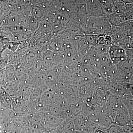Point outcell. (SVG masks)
<instances>
[{"instance_id": "obj_1", "label": "cell", "mask_w": 133, "mask_h": 133, "mask_svg": "<svg viewBox=\"0 0 133 133\" xmlns=\"http://www.w3.org/2000/svg\"><path fill=\"white\" fill-rule=\"evenodd\" d=\"M74 127L78 132H88V119L87 116L83 112L79 114L73 119Z\"/></svg>"}, {"instance_id": "obj_2", "label": "cell", "mask_w": 133, "mask_h": 133, "mask_svg": "<svg viewBox=\"0 0 133 133\" xmlns=\"http://www.w3.org/2000/svg\"><path fill=\"white\" fill-rule=\"evenodd\" d=\"M56 133H78L74 127L73 119L67 118L56 129Z\"/></svg>"}, {"instance_id": "obj_3", "label": "cell", "mask_w": 133, "mask_h": 133, "mask_svg": "<svg viewBox=\"0 0 133 133\" xmlns=\"http://www.w3.org/2000/svg\"><path fill=\"white\" fill-rule=\"evenodd\" d=\"M35 87L33 84L29 79L20 83L18 96H21L26 101L29 99Z\"/></svg>"}, {"instance_id": "obj_4", "label": "cell", "mask_w": 133, "mask_h": 133, "mask_svg": "<svg viewBox=\"0 0 133 133\" xmlns=\"http://www.w3.org/2000/svg\"><path fill=\"white\" fill-rule=\"evenodd\" d=\"M0 106L5 109L14 110L13 98L2 87L0 93Z\"/></svg>"}, {"instance_id": "obj_5", "label": "cell", "mask_w": 133, "mask_h": 133, "mask_svg": "<svg viewBox=\"0 0 133 133\" xmlns=\"http://www.w3.org/2000/svg\"><path fill=\"white\" fill-rule=\"evenodd\" d=\"M20 81L15 79L14 81L7 82L3 88L12 97L18 96L20 90Z\"/></svg>"}, {"instance_id": "obj_6", "label": "cell", "mask_w": 133, "mask_h": 133, "mask_svg": "<svg viewBox=\"0 0 133 133\" xmlns=\"http://www.w3.org/2000/svg\"><path fill=\"white\" fill-rule=\"evenodd\" d=\"M16 69L14 65L9 64L4 69V74L6 83L15 79Z\"/></svg>"}, {"instance_id": "obj_7", "label": "cell", "mask_w": 133, "mask_h": 133, "mask_svg": "<svg viewBox=\"0 0 133 133\" xmlns=\"http://www.w3.org/2000/svg\"><path fill=\"white\" fill-rule=\"evenodd\" d=\"M6 83L4 74V69L0 70V87H3Z\"/></svg>"}, {"instance_id": "obj_8", "label": "cell", "mask_w": 133, "mask_h": 133, "mask_svg": "<svg viewBox=\"0 0 133 133\" xmlns=\"http://www.w3.org/2000/svg\"><path fill=\"white\" fill-rule=\"evenodd\" d=\"M2 131V128L1 126L0 125V133H1Z\"/></svg>"}, {"instance_id": "obj_9", "label": "cell", "mask_w": 133, "mask_h": 133, "mask_svg": "<svg viewBox=\"0 0 133 133\" xmlns=\"http://www.w3.org/2000/svg\"><path fill=\"white\" fill-rule=\"evenodd\" d=\"M2 90V87H0V93H1V91ZM1 107V106H0Z\"/></svg>"}]
</instances>
